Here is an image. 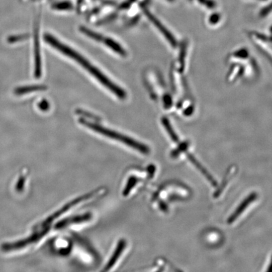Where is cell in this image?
<instances>
[{
	"instance_id": "cell-1",
	"label": "cell",
	"mask_w": 272,
	"mask_h": 272,
	"mask_svg": "<svg viewBox=\"0 0 272 272\" xmlns=\"http://www.w3.org/2000/svg\"><path fill=\"white\" fill-rule=\"evenodd\" d=\"M44 39L47 43L51 45L54 48L58 50L62 54L66 55L67 56L70 57V58L78 62L82 67L86 69L89 73L92 74L95 78L98 79L104 86H106L110 91L116 95L119 99H124L126 98V94L123 89L120 88L117 84L113 83L111 79L107 78L104 73H102V71H100L98 68H97L88 60L82 56V55L79 54L70 47L67 46L66 45L62 44V42H59L58 40L55 38L51 34H45Z\"/></svg>"
},
{
	"instance_id": "cell-2",
	"label": "cell",
	"mask_w": 272,
	"mask_h": 272,
	"mask_svg": "<svg viewBox=\"0 0 272 272\" xmlns=\"http://www.w3.org/2000/svg\"><path fill=\"white\" fill-rule=\"evenodd\" d=\"M79 122L83 126L93 130L95 132H97V133L104 135L107 138L121 142V143L126 144L131 148L138 150L141 153L148 154L149 153V149L145 144L139 143L138 141L129 138V137L125 136L124 134L119 133V132L112 131V130L106 128V127L100 126L99 124L93 123V122H89L83 119L79 120Z\"/></svg>"
},
{
	"instance_id": "cell-3",
	"label": "cell",
	"mask_w": 272,
	"mask_h": 272,
	"mask_svg": "<svg viewBox=\"0 0 272 272\" xmlns=\"http://www.w3.org/2000/svg\"><path fill=\"white\" fill-rule=\"evenodd\" d=\"M47 231L48 230L46 229V230L43 231H40L39 233H34L32 236H29V238L15 242V243L4 244L2 246V250L4 251H14L24 248L25 246L39 240L44 234H46Z\"/></svg>"
},
{
	"instance_id": "cell-4",
	"label": "cell",
	"mask_w": 272,
	"mask_h": 272,
	"mask_svg": "<svg viewBox=\"0 0 272 272\" xmlns=\"http://www.w3.org/2000/svg\"><path fill=\"white\" fill-rule=\"evenodd\" d=\"M97 193H98V192H92V193L84 195L83 196L79 197V198L74 199L73 201L69 202V203L67 204L66 205H65L63 208L60 209V210L58 211H57L56 213H54V214H52V216L49 217V218H47L46 221H44L43 223H42V226L46 227V228H47V227L50 224L52 223V221L55 220V219H57V218H59V217L62 215V214L66 213L67 211H69V209L73 208V207L74 206L77 205V204L80 203V202L92 198V197L96 196Z\"/></svg>"
},
{
	"instance_id": "cell-5",
	"label": "cell",
	"mask_w": 272,
	"mask_h": 272,
	"mask_svg": "<svg viewBox=\"0 0 272 272\" xmlns=\"http://www.w3.org/2000/svg\"><path fill=\"white\" fill-rule=\"evenodd\" d=\"M144 12H145L146 16L148 17L149 21H150L154 25V26H155L156 28L163 34L164 37H165V38L168 40L169 43L172 45V46L175 47L176 45V40L174 39L170 32L168 31V29H167L153 14H151L150 12L146 11H144Z\"/></svg>"
},
{
	"instance_id": "cell-6",
	"label": "cell",
	"mask_w": 272,
	"mask_h": 272,
	"mask_svg": "<svg viewBox=\"0 0 272 272\" xmlns=\"http://www.w3.org/2000/svg\"><path fill=\"white\" fill-rule=\"evenodd\" d=\"M257 195L256 193H252L249 195L247 198L244 199V201L241 202L240 205L238 206V208H237L236 210L234 211V213L231 214L230 217H229L228 219V223L232 224L234 223V221L239 218V216L245 211V209L250 205L252 202L255 201Z\"/></svg>"
},
{
	"instance_id": "cell-7",
	"label": "cell",
	"mask_w": 272,
	"mask_h": 272,
	"mask_svg": "<svg viewBox=\"0 0 272 272\" xmlns=\"http://www.w3.org/2000/svg\"><path fill=\"white\" fill-rule=\"evenodd\" d=\"M34 39V57L35 71L34 75L37 78H39L42 74V63L41 56V47L39 41L38 32L36 31Z\"/></svg>"
},
{
	"instance_id": "cell-8",
	"label": "cell",
	"mask_w": 272,
	"mask_h": 272,
	"mask_svg": "<svg viewBox=\"0 0 272 272\" xmlns=\"http://www.w3.org/2000/svg\"><path fill=\"white\" fill-rule=\"evenodd\" d=\"M90 218V214H85L81 216L72 217V218L65 219L64 220L59 222L58 223L56 224L55 228L59 229L71 225V224L83 223V222L89 221Z\"/></svg>"
},
{
	"instance_id": "cell-9",
	"label": "cell",
	"mask_w": 272,
	"mask_h": 272,
	"mask_svg": "<svg viewBox=\"0 0 272 272\" xmlns=\"http://www.w3.org/2000/svg\"><path fill=\"white\" fill-rule=\"evenodd\" d=\"M126 245V242L124 239H121V240L119 241L114 253L112 254L111 259H109L108 263H107L106 268L104 269V271L109 270V269L116 264L117 260H118L120 256L121 255L122 252L124 250Z\"/></svg>"
},
{
	"instance_id": "cell-10",
	"label": "cell",
	"mask_w": 272,
	"mask_h": 272,
	"mask_svg": "<svg viewBox=\"0 0 272 272\" xmlns=\"http://www.w3.org/2000/svg\"><path fill=\"white\" fill-rule=\"evenodd\" d=\"M188 158L191 161V163L196 167V168L198 169V170L208 179V181L210 182L211 185H213L214 187L218 186V183H217L216 179L213 178V176L209 173L208 171L204 168V166L192 154H188Z\"/></svg>"
},
{
	"instance_id": "cell-11",
	"label": "cell",
	"mask_w": 272,
	"mask_h": 272,
	"mask_svg": "<svg viewBox=\"0 0 272 272\" xmlns=\"http://www.w3.org/2000/svg\"><path fill=\"white\" fill-rule=\"evenodd\" d=\"M46 88L47 87L46 86L39 85V84H36V85L22 86L17 88L16 91H15V94L17 95V96H22V95L32 93V92L44 90V89H46Z\"/></svg>"
},
{
	"instance_id": "cell-12",
	"label": "cell",
	"mask_w": 272,
	"mask_h": 272,
	"mask_svg": "<svg viewBox=\"0 0 272 272\" xmlns=\"http://www.w3.org/2000/svg\"><path fill=\"white\" fill-rule=\"evenodd\" d=\"M104 43L109 47L110 49L113 50L114 52L117 54L121 55L122 56H126L127 55L126 51L124 49L121 45L114 41L113 39L110 38H105Z\"/></svg>"
},
{
	"instance_id": "cell-13",
	"label": "cell",
	"mask_w": 272,
	"mask_h": 272,
	"mask_svg": "<svg viewBox=\"0 0 272 272\" xmlns=\"http://www.w3.org/2000/svg\"><path fill=\"white\" fill-rule=\"evenodd\" d=\"M80 31L82 33L85 34L86 36L89 37V38L95 40V41L98 42H104V41L105 38L102 35L92 31L91 30L86 28V27H81Z\"/></svg>"
},
{
	"instance_id": "cell-14",
	"label": "cell",
	"mask_w": 272,
	"mask_h": 272,
	"mask_svg": "<svg viewBox=\"0 0 272 272\" xmlns=\"http://www.w3.org/2000/svg\"><path fill=\"white\" fill-rule=\"evenodd\" d=\"M162 122H163L164 128H165L166 131L168 132L169 136H170L172 140H173L174 143H178L179 141L178 136H177L175 132H174V130L172 128L170 124H169L168 120L166 118H163V120H162Z\"/></svg>"
},
{
	"instance_id": "cell-15",
	"label": "cell",
	"mask_w": 272,
	"mask_h": 272,
	"mask_svg": "<svg viewBox=\"0 0 272 272\" xmlns=\"http://www.w3.org/2000/svg\"><path fill=\"white\" fill-rule=\"evenodd\" d=\"M136 184V179L135 178H131L129 179L126 188L124 190L123 195L124 196H127L129 194L130 191L133 188L135 185Z\"/></svg>"
},
{
	"instance_id": "cell-16",
	"label": "cell",
	"mask_w": 272,
	"mask_h": 272,
	"mask_svg": "<svg viewBox=\"0 0 272 272\" xmlns=\"http://www.w3.org/2000/svg\"><path fill=\"white\" fill-rule=\"evenodd\" d=\"M188 146L189 144L188 143H187V142L180 144L178 149H176L175 150L172 152V157H177V156H178L179 154H180L181 152H183L184 151L186 150L187 148H188Z\"/></svg>"
},
{
	"instance_id": "cell-17",
	"label": "cell",
	"mask_w": 272,
	"mask_h": 272,
	"mask_svg": "<svg viewBox=\"0 0 272 272\" xmlns=\"http://www.w3.org/2000/svg\"><path fill=\"white\" fill-rule=\"evenodd\" d=\"M198 1L200 4L204 5L209 9H214L216 7V3L213 0H198Z\"/></svg>"
},
{
	"instance_id": "cell-18",
	"label": "cell",
	"mask_w": 272,
	"mask_h": 272,
	"mask_svg": "<svg viewBox=\"0 0 272 272\" xmlns=\"http://www.w3.org/2000/svg\"><path fill=\"white\" fill-rule=\"evenodd\" d=\"M25 182H26V178L25 176L20 177L18 182L16 186L17 191L18 192L22 191L23 190L25 185Z\"/></svg>"
},
{
	"instance_id": "cell-19",
	"label": "cell",
	"mask_w": 272,
	"mask_h": 272,
	"mask_svg": "<svg viewBox=\"0 0 272 272\" xmlns=\"http://www.w3.org/2000/svg\"><path fill=\"white\" fill-rule=\"evenodd\" d=\"M39 108L42 111H46L49 108V104L46 101H42L39 104Z\"/></svg>"
},
{
	"instance_id": "cell-20",
	"label": "cell",
	"mask_w": 272,
	"mask_h": 272,
	"mask_svg": "<svg viewBox=\"0 0 272 272\" xmlns=\"http://www.w3.org/2000/svg\"><path fill=\"white\" fill-rule=\"evenodd\" d=\"M272 11V2L269 5L268 7H265L263 10H262L260 16L261 17H265L266 15H268L269 12Z\"/></svg>"
},
{
	"instance_id": "cell-21",
	"label": "cell",
	"mask_w": 272,
	"mask_h": 272,
	"mask_svg": "<svg viewBox=\"0 0 272 272\" xmlns=\"http://www.w3.org/2000/svg\"><path fill=\"white\" fill-rule=\"evenodd\" d=\"M219 19H220V16H219V15L216 14H213V16H211L210 17L209 21H210L211 24H214L218 23L219 21Z\"/></svg>"
},
{
	"instance_id": "cell-22",
	"label": "cell",
	"mask_w": 272,
	"mask_h": 272,
	"mask_svg": "<svg viewBox=\"0 0 272 272\" xmlns=\"http://www.w3.org/2000/svg\"><path fill=\"white\" fill-rule=\"evenodd\" d=\"M25 38H26V36H25L12 37L9 39V41L11 42H15L19 41L20 39L22 40L24 39Z\"/></svg>"
},
{
	"instance_id": "cell-23",
	"label": "cell",
	"mask_w": 272,
	"mask_h": 272,
	"mask_svg": "<svg viewBox=\"0 0 272 272\" xmlns=\"http://www.w3.org/2000/svg\"><path fill=\"white\" fill-rule=\"evenodd\" d=\"M164 104H165V106H169V105H171V99L170 98V97L169 96H167L165 97V98L164 99Z\"/></svg>"
},
{
	"instance_id": "cell-24",
	"label": "cell",
	"mask_w": 272,
	"mask_h": 272,
	"mask_svg": "<svg viewBox=\"0 0 272 272\" xmlns=\"http://www.w3.org/2000/svg\"><path fill=\"white\" fill-rule=\"evenodd\" d=\"M268 272H272V258L271 260V263L269 264L268 269H267Z\"/></svg>"
},
{
	"instance_id": "cell-25",
	"label": "cell",
	"mask_w": 272,
	"mask_h": 272,
	"mask_svg": "<svg viewBox=\"0 0 272 272\" xmlns=\"http://www.w3.org/2000/svg\"><path fill=\"white\" fill-rule=\"evenodd\" d=\"M168 1L173 2V0H168Z\"/></svg>"
},
{
	"instance_id": "cell-26",
	"label": "cell",
	"mask_w": 272,
	"mask_h": 272,
	"mask_svg": "<svg viewBox=\"0 0 272 272\" xmlns=\"http://www.w3.org/2000/svg\"><path fill=\"white\" fill-rule=\"evenodd\" d=\"M261 1H265V0H261Z\"/></svg>"
},
{
	"instance_id": "cell-27",
	"label": "cell",
	"mask_w": 272,
	"mask_h": 272,
	"mask_svg": "<svg viewBox=\"0 0 272 272\" xmlns=\"http://www.w3.org/2000/svg\"><path fill=\"white\" fill-rule=\"evenodd\" d=\"M271 31H272V28H271Z\"/></svg>"
},
{
	"instance_id": "cell-28",
	"label": "cell",
	"mask_w": 272,
	"mask_h": 272,
	"mask_svg": "<svg viewBox=\"0 0 272 272\" xmlns=\"http://www.w3.org/2000/svg\"><path fill=\"white\" fill-rule=\"evenodd\" d=\"M190 1H191V0H190Z\"/></svg>"
}]
</instances>
